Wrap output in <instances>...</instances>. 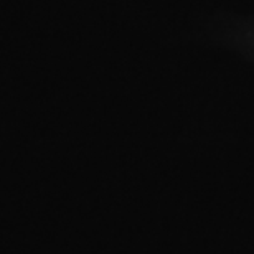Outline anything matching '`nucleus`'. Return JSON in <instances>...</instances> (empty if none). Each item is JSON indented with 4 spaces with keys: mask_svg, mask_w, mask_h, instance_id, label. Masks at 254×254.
<instances>
[]
</instances>
